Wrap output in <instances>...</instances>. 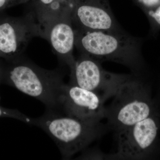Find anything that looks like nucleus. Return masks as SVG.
Here are the masks:
<instances>
[{
  "label": "nucleus",
  "instance_id": "39448f33",
  "mask_svg": "<svg viewBox=\"0 0 160 160\" xmlns=\"http://www.w3.org/2000/svg\"><path fill=\"white\" fill-rule=\"evenodd\" d=\"M160 114L157 112L117 134L115 158L141 159L152 158L158 150Z\"/></svg>",
  "mask_w": 160,
  "mask_h": 160
},
{
  "label": "nucleus",
  "instance_id": "4468645a",
  "mask_svg": "<svg viewBox=\"0 0 160 160\" xmlns=\"http://www.w3.org/2000/svg\"><path fill=\"white\" fill-rule=\"evenodd\" d=\"M144 13L154 9L160 4V0H132Z\"/></svg>",
  "mask_w": 160,
  "mask_h": 160
},
{
  "label": "nucleus",
  "instance_id": "2eb2a0df",
  "mask_svg": "<svg viewBox=\"0 0 160 160\" xmlns=\"http://www.w3.org/2000/svg\"><path fill=\"white\" fill-rule=\"evenodd\" d=\"M30 0H0V12L10 8L29 2Z\"/></svg>",
  "mask_w": 160,
  "mask_h": 160
},
{
  "label": "nucleus",
  "instance_id": "0eeeda50",
  "mask_svg": "<svg viewBox=\"0 0 160 160\" xmlns=\"http://www.w3.org/2000/svg\"><path fill=\"white\" fill-rule=\"evenodd\" d=\"M36 37H41V31L29 12L19 17L0 16V57L5 61L23 55L29 41Z\"/></svg>",
  "mask_w": 160,
  "mask_h": 160
},
{
  "label": "nucleus",
  "instance_id": "6e6552de",
  "mask_svg": "<svg viewBox=\"0 0 160 160\" xmlns=\"http://www.w3.org/2000/svg\"><path fill=\"white\" fill-rule=\"evenodd\" d=\"M72 21L74 29L80 31L124 30L112 13L109 0H75Z\"/></svg>",
  "mask_w": 160,
  "mask_h": 160
},
{
  "label": "nucleus",
  "instance_id": "f3484780",
  "mask_svg": "<svg viewBox=\"0 0 160 160\" xmlns=\"http://www.w3.org/2000/svg\"><path fill=\"white\" fill-rule=\"evenodd\" d=\"M2 83V69H1V65H0V85ZM0 100H1V96H0Z\"/></svg>",
  "mask_w": 160,
  "mask_h": 160
},
{
  "label": "nucleus",
  "instance_id": "9d476101",
  "mask_svg": "<svg viewBox=\"0 0 160 160\" xmlns=\"http://www.w3.org/2000/svg\"><path fill=\"white\" fill-rule=\"evenodd\" d=\"M75 33L72 18L54 22L47 29L45 39L49 41L58 58L69 67L73 69L76 59L73 55Z\"/></svg>",
  "mask_w": 160,
  "mask_h": 160
},
{
  "label": "nucleus",
  "instance_id": "9b49d317",
  "mask_svg": "<svg viewBox=\"0 0 160 160\" xmlns=\"http://www.w3.org/2000/svg\"><path fill=\"white\" fill-rule=\"evenodd\" d=\"M29 13L41 31V37L45 38L48 28L58 20L72 18L75 0H32Z\"/></svg>",
  "mask_w": 160,
  "mask_h": 160
},
{
  "label": "nucleus",
  "instance_id": "1a4fd4ad",
  "mask_svg": "<svg viewBox=\"0 0 160 160\" xmlns=\"http://www.w3.org/2000/svg\"><path fill=\"white\" fill-rule=\"evenodd\" d=\"M105 101L93 92L68 83L61 89L60 111L82 119L105 118Z\"/></svg>",
  "mask_w": 160,
  "mask_h": 160
},
{
  "label": "nucleus",
  "instance_id": "f03ea898",
  "mask_svg": "<svg viewBox=\"0 0 160 160\" xmlns=\"http://www.w3.org/2000/svg\"><path fill=\"white\" fill-rule=\"evenodd\" d=\"M75 29V46L80 53L101 62L121 64L139 74L145 66L142 41L124 30L120 32L82 31Z\"/></svg>",
  "mask_w": 160,
  "mask_h": 160
},
{
  "label": "nucleus",
  "instance_id": "423d86ee",
  "mask_svg": "<svg viewBox=\"0 0 160 160\" xmlns=\"http://www.w3.org/2000/svg\"><path fill=\"white\" fill-rule=\"evenodd\" d=\"M129 76L106 71L99 61L81 53L70 70L69 83L93 92L106 102L114 96Z\"/></svg>",
  "mask_w": 160,
  "mask_h": 160
},
{
  "label": "nucleus",
  "instance_id": "f257e3e1",
  "mask_svg": "<svg viewBox=\"0 0 160 160\" xmlns=\"http://www.w3.org/2000/svg\"><path fill=\"white\" fill-rule=\"evenodd\" d=\"M0 64L2 83L36 99L47 109L60 110L63 75L59 69H43L22 56Z\"/></svg>",
  "mask_w": 160,
  "mask_h": 160
},
{
  "label": "nucleus",
  "instance_id": "dca6fc26",
  "mask_svg": "<svg viewBox=\"0 0 160 160\" xmlns=\"http://www.w3.org/2000/svg\"><path fill=\"white\" fill-rule=\"evenodd\" d=\"M156 103L157 106L158 110L160 114V93L159 94V100L158 101H156Z\"/></svg>",
  "mask_w": 160,
  "mask_h": 160
},
{
  "label": "nucleus",
  "instance_id": "ddd939ff",
  "mask_svg": "<svg viewBox=\"0 0 160 160\" xmlns=\"http://www.w3.org/2000/svg\"><path fill=\"white\" fill-rule=\"evenodd\" d=\"M145 14L149 21L150 33L155 35L160 31V4Z\"/></svg>",
  "mask_w": 160,
  "mask_h": 160
},
{
  "label": "nucleus",
  "instance_id": "f8f14e48",
  "mask_svg": "<svg viewBox=\"0 0 160 160\" xmlns=\"http://www.w3.org/2000/svg\"><path fill=\"white\" fill-rule=\"evenodd\" d=\"M0 118H9L19 120L24 123L32 125L34 118L29 117L17 109L4 108L0 105Z\"/></svg>",
  "mask_w": 160,
  "mask_h": 160
},
{
  "label": "nucleus",
  "instance_id": "7ed1b4c3",
  "mask_svg": "<svg viewBox=\"0 0 160 160\" xmlns=\"http://www.w3.org/2000/svg\"><path fill=\"white\" fill-rule=\"evenodd\" d=\"M101 121L80 118L46 109L42 116L34 118L32 125L46 132L55 142L63 158L69 159L103 134L105 129Z\"/></svg>",
  "mask_w": 160,
  "mask_h": 160
},
{
  "label": "nucleus",
  "instance_id": "20e7f679",
  "mask_svg": "<svg viewBox=\"0 0 160 160\" xmlns=\"http://www.w3.org/2000/svg\"><path fill=\"white\" fill-rule=\"evenodd\" d=\"M112 98L110 105L106 107L105 118L117 132L159 112L149 86L131 76Z\"/></svg>",
  "mask_w": 160,
  "mask_h": 160
}]
</instances>
